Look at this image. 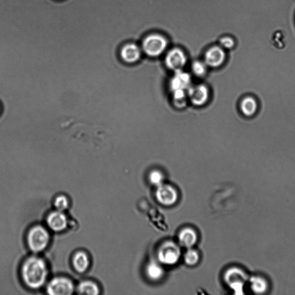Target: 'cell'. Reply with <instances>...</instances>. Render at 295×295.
Listing matches in <instances>:
<instances>
[{
  "instance_id": "obj_1",
  "label": "cell",
  "mask_w": 295,
  "mask_h": 295,
  "mask_svg": "<svg viewBox=\"0 0 295 295\" xmlns=\"http://www.w3.org/2000/svg\"><path fill=\"white\" fill-rule=\"evenodd\" d=\"M48 273L46 262L41 258H29L23 265V279L27 286L32 289H38L44 285Z\"/></svg>"
},
{
  "instance_id": "obj_2",
  "label": "cell",
  "mask_w": 295,
  "mask_h": 295,
  "mask_svg": "<svg viewBox=\"0 0 295 295\" xmlns=\"http://www.w3.org/2000/svg\"><path fill=\"white\" fill-rule=\"evenodd\" d=\"M224 278L225 283L234 291L236 295H242L249 276L245 271L238 267H232L225 272Z\"/></svg>"
},
{
  "instance_id": "obj_3",
  "label": "cell",
  "mask_w": 295,
  "mask_h": 295,
  "mask_svg": "<svg viewBox=\"0 0 295 295\" xmlns=\"http://www.w3.org/2000/svg\"><path fill=\"white\" fill-rule=\"evenodd\" d=\"M50 241V235L47 229L36 225L31 229L27 236V242L29 247L35 253L41 252L44 250Z\"/></svg>"
},
{
  "instance_id": "obj_4",
  "label": "cell",
  "mask_w": 295,
  "mask_h": 295,
  "mask_svg": "<svg viewBox=\"0 0 295 295\" xmlns=\"http://www.w3.org/2000/svg\"><path fill=\"white\" fill-rule=\"evenodd\" d=\"M181 256L180 246L171 241L164 243L158 251L159 262L166 265L176 264L179 261Z\"/></svg>"
},
{
  "instance_id": "obj_5",
  "label": "cell",
  "mask_w": 295,
  "mask_h": 295,
  "mask_svg": "<svg viewBox=\"0 0 295 295\" xmlns=\"http://www.w3.org/2000/svg\"><path fill=\"white\" fill-rule=\"evenodd\" d=\"M168 42L163 36L152 34L145 38L143 42V49L149 57H156L161 55L167 48Z\"/></svg>"
},
{
  "instance_id": "obj_6",
  "label": "cell",
  "mask_w": 295,
  "mask_h": 295,
  "mask_svg": "<svg viewBox=\"0 0 295 295\" xmlns=\"http://www.w3.org/2000/svg\"><path fill=\"white\" fill-rule=\"evenodd\" d=\"M75 286L70 279L63 277L53 279L47 287V292L52 295H69L74 293Z\"/></svg>"
},
{
  "instance_id": "obj_7",
  "label": "cell",
  "mask_w": 295,
  "mask_h": 295,
  "mask_svg": "<svg viewBox=\"0 0 295 295\" xmlns=\"http://www.w3.org/2000/svg\"><path fill=\"white\" fill-rule=\"evenodd\" d=\"M156 198L160 203L165 206H171L176 203L178 199L176 189L167 184H162L156 191Z\"/></svg>"
},
{
  "instance_id": "obj_8",
  "label": "cell",
  "mask_w": 295,
  "mask_h": 295,
  "mask_svg": "<svg viewBox=\"0 0 295 295\" xmlns=\"http://www.w3.org/2000/svg\"><path fill=\"white\" fill-rule=\"evenodd\" d=\"M188 98L196 106H202L208 100L210 93L209 89L203 85L191 86L187 91Z\"/></svg>"
},
{
  "instance_id": "obj_9",
  "label": "cell",
  "mask_w": 295,
  "mask_h": 295,
  "mask_svg": "<svg viewBox=\"0 0 295 295\" xmlns=\"http://www.w3.org/2000/svg\"><path fill=\"white\" fill-rule=\"evenodd\" d=\"M187 57L184 51L175 48L167 54L165 63L167 68L174 72L182 70L187 63Z\"/></svg>"
},
{
  "instance_id": "obj_10",
  "label": "cell",
  "mask_w": 295,
  "mask_h": 295,
  "mask_svg": "<svg viewBox=\"0 0 295 295\" xmlns=\"http://www.w3.org/2000/svg\"><path fill=\"white\" fill-rule=\"evenodd\" d=\"M191 76L188 73L182 70L175 72L170 83L171 92H187L191 86Z\"/></svg>"
},
{
  "instance_id": "obj_11",
  "label": "cell",
  "mask_w": 295,
  "mask_h": 295,
  "mask_svg": "<svg viewBox=\"0 0 295 295\" xmlns=\"http://www.w3.org/2000/svg\"><path fill=\"white\" fill-rule=\"evenodd\" d=\"M225 57L226 55L223 48L219 46H213L206 52L204 62L208 67L218 68L223 64Z\"/></svg>"
},
{
  "instance_id": "obj_12",
  "label": "cell",
  "mask_w": 295,
  "mask_h": 295,
  "mask_svg": "<svg viewBox=\"0 0 295 295\" xmlns=\"http://www.w3.org/2000/svg\"><path fill=\"white\" fill-rule=\"evenodd\" d=\"M47 223L53 231L60 232L67 228L68 219L63 212L57 210L49 214L47 218Z\"/></svg>"
},
{
  "instance_id": "obj_13",
  "label": "cell",
  "mask_w": 295,
  "mask_h": 295,
  "mask_svg": "<svg viewBox=\"0 0 295 295\" xmlns=\"http://www.w3.org/2000/svg\"><path fill=\"white\" fill-rule=\"evenodd\" d=\"M120 56L123 62L127 64L136 63L141 56L139 47L133 43H129L122 47L120 51Z\"/></svg>"
},
{
  "instance_id": "obj_14",
  "label": "cell",
  "mask_w": 295,
  "mask_h": 295,
  "mask_svg": "<svg viewBox=\"0 0 295 295\" xmlns=\"http://www.w3.org/2000/svg\"><path fill=\"white\" fill-rule=\"evenodd\" d=\"M180 245L187 249L192 248L197 242V234L191 228H185L180 231L178 235Z\"/></svg>"
},
{
  "instance_id": "obj_15",
  "label": "cell",
  "mask_w": 295,
  "mask_h": 295,
  "mask_svg": "<svg viewBox=\"0 0 295 295\" xmlns=\"http://www.w3.org/2000/svg\"><path fill=\"white\" fill-rule=\"evenodd\" d=\"M249 285L254 294L262 295L267 293L269 290V283L264 277L253 276L249 278Z\"/></svg>"
},
{
  "instance_id": "obj_16",
  "label": "cell",
  "mask_w": 295,
  "mask_h": 295,
  "mask_svg": "<svg viewBox=\"0 0 295 295\" xmlns=\"http://www.w3.org/2000/svg\"><path fill=\"white\" fill-rule=\"evenodd\" d=\"M146 275L152 281L156 282L161 280L164 276V269L160 262L151 261L146 267Z\"/></svg>"
},
{
  "instance_id": "obj_17",
  "label": "cell",
  "mask_w": 295,
  "mask_h": 295,
  "mask_svg": "<svg viewBox=\"0 0 295 295\" xmlns=\"http://www.w3.org/2000/svg\"><path fill=\"white\" fill-rule=\"evenodd\" d=\"M240 110L246 116H253L258 110L257 101L252 97H246L243 98L240 104Z\"/></svg>"
},
{
  "instance_id": "obj_18",
  "label": "cell",
  "mask_w": 295,
  "mask_h": 295,
  "mask_svg": "<svg viewBox=\"0 0 295 295\" xmlns=\"http://www.w3.org/2000/svg\"><path fill=\"white\" fill-rule=\"evenodd\" d=\"M73 265L76 271L80 273L85 272L90 266L89 256L85 252H78L73 258Z\"/></svg>"
},
{
  "instance_id": "obj_19",
  "label": "cell",
  "mask_w": 295,
  "mask_h": 295,
  "mask_svg": "<svg viewBox=\"0 0 295 295\" xmlns=\"http://www.w3.org/2000/svg\"><path fill=\"white\" fill-rule=\"evenodd\" d=\"M79 294L97 295L99 293V287L97 284L91 281H85L80 283L78 287Z\"/></svg>"
},
{
  "instance_id": "obj_20",
  "label": "cell",
  "mask_w": 295,
  "mask_h": 295,
  "mask_svg": "<svg viewBox=\"0 0 295 295\" xmlns=\"http://www.w3.org/2000/svg\"><path fill=\"white\" fill-rule=\"evenodd\" d=\"M184 261L186 264L189 266H194L197 264L199 256L197 251L193 249H188L184 254Z\"/></svg>"
},
{
  "instance_id": "obj_21",
  "label": "cell",
  "mask_w": 295,
  "mask_h": 295,
  "mask_svg": "<svg viewBox=\"0 0 295 295\" xmlns=\"http://www.w3.org/2000/svg\"><path fill=\"white\" fill-rule=\"evenodd\" d=\"M207 65L204 61H196L192 65L193 74L198 77L205 75L207 70Z\"/></svg>"
},
{
  "instance_id": "obj_22",
  "label": "cell",
  "mask_w": 295,
  "mask_h": 295,
  "mask_svg": "<svg viewBox=\"0 0 295 295\" xmlns=\"http://www.w3.org/2000/svg\"><path fill=\"white\" fill-rule=\"evenodd\" d=\"M149 180L151 184L158 187L163 184V174L158 170L153 171L149 174Z\"/></svg>"
},
{
  "instance_id": "obj_23",
  "label": "cell",
  "mask_w": 295,
  "mask_h": 295,
  "mask_svg": "<svg viewBox=\"0 0 295 295\" xmlns=\"http://www.w3.org/2000/svg\"><path fill=\"white\" fill-rule=\"evenodd\" d=\"M54 206L57 210L63 212L67 209L69 206L68 198L64 196H58L54 201Z\"/></svg>"
},
{
  "instance_id": "obj_24",
  "label": "cell",
  "mask_w": 295,
  "mask_h": 295,
  "mask_svg": "<svg viewBox=\"0 0 295 295\" xmlns=\"http://www.w3.org/2000/svg\"><path fill=\"white\" fill-rule=\"evenodd\" d=\"M220 45L222 48L226 49H231L235 46V41L231 37L229 36H225V37L222 38L220 41Z\"/></svg>"
},
{
  "instance_id": "obj_25",
  "label": "cell",
  "mask_w": 295,
  "mask_h": 295,
  "mask_svg": "<svg viewBox=\"0 0 295 295\" xmlns=\"http://www.w3.org/2000/svg\"><path fill=\"white\" fill-rule=\"evenodd\" d=\"M0 111H1V106H0Z\"/></svg>"
}]
</instances>
